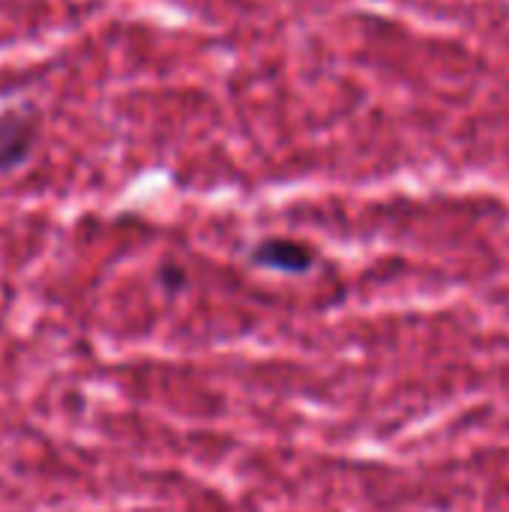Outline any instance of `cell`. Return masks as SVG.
Returning <instances> with one entry per match:
<instances>
[{"instance_id":"cell-1","label":"cell","mask_w":509,"mask_h":512,"mask_svg":"<svg viewBox=\"0 0 509 512\" xmlns=\"http://www.w3.org/2000/svg\"><path fill=\"white\" fill-rule=\"evenodd\" d=\"M39 141V117L30 102H0V177L24 168Z\"/></svg>"},{"instance_id":"cell-2","label":"cell","mask_w":509,"mask_h":512,"mask_svg":"<svg viewBox=\"0 0 509 512\" xmlns=\"http://www.w3.org/2000/svg\"><path fill=\"white\" fill-rule=\"evenodd\" d=\"M252 264L288 276H303L315 267V249L291 237H267L252 249Z\"/></svg>"},{"instance_id":"cell-3","label":"cell","mask_w":509,"mask_h":512,"mask_svg":"<svg viewBox=\"0 0 509 512\" xmlns=\"http://www.w3.org/2000/svg\"><path fill=\"white\" fill-rule=\"evenodd\" d=\"M159 282H162V288H165L168 294H177V291L186 288V273H183L180 267H162V270H159Z\"/></svg>"}]
</instances>
